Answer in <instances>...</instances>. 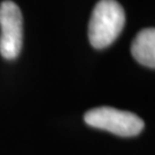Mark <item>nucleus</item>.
<instances>
[{
    "mask_svg": "<svg viewBox=\"0 0 155 155\" xmlns=\"http://www.w3.org/2000/svg\"><path fill=\"white\" fill-rule=\"evenodd\" d=\"M125 24V13L116 0H99L89 23V39L94 48L110 46L121 35Z\"/></svg>",
    "mask_w": 155,
    "mask_h": 155,
    "instance_id": "obj_1",
    "label": "nucleus"
},
{
    "mask_svg": "<svg viewBox=\"0 0 155 155\" xmlns=\"http://www.w3.org/2000/svg\"><path fill=\"white\" fill-rule=\"evenodd\" d=\"M131 54L140 64L155 68V30L144 29L137 33L131 44Z\"/></svg>",
    "mask_w": 155,
    "mask_h": 155,
    "instance_id": "obj_4",
    "label": "nucleus"
},
{
    "mask_svg": "<svg viewBox=\"0 0 155 155\" xmlns=\"http://www.w3.org/2000/svg\"><path fill=\"white\" fill-rule=\"evenodd\" d=\"M0 54L6 60L20 55L23 44V18L18 6L11 0L0 4Z\"/></svg>",
    "mask_w": 155,
    "mask_h": 155,
    "instance_id": "obj_3",
    "label": "nucleus"
},
{
    "mask_svg": "<svg viewBox=\"0 0 155 155\" xmlns=\"http://www.w3.org/2000/svg\"><path fill=\"white\" fill-rule=\"evenodd\" d=\"M84 121L90 127L120 137L138 136L144 129V121L136 114L113 107H99L86 111Z\"/></svg>",
    "mask_w": 155,
    "mask_h": 155,
    "instance_id": "obj_2",
    "label": "nucleus"
}]
</instances>
